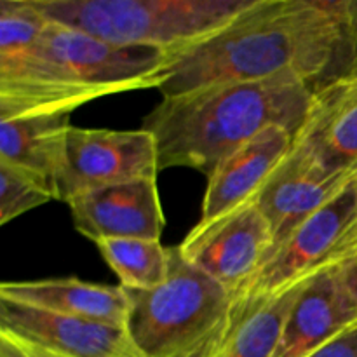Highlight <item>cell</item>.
<instances>
[{
  "label": "cell",
  "instance_id": "6da1fadb",
  "mask_svg": "<svg viewBox=\"0 0 357 357\" xmlns=\"http://www.w3.org/2000/svg\"><path fill=\"white\" fill-rule=\"evenodd\" d=\"M351 0H255L227 26L169 52L164 98L225 82L296 75L314 89L351 65Z\"/></svg>",
  "mask_w": 357,
  "mask_h": 357
},
{
  "label": "cell",
  "instance_id": "7a4b0ae2",
  "mask_svg": "<svg viewBox=\"0 0 357 357\" xmlns=\"http://www.w3.org/2000/svg\"><path fill=\"white\" fill-rule=\"evenodd\" d=\"M314 93L296 75L213 84L162 98L143 119V129L157 142L159 171L190 167L209 176L222 160L272 126L298 135Z\"/></svg>",
  "mask_w": 357,
  "mask_h": 357
},
{
  "label": "cell",
  "instance_id": "3957f363",
  "mask_svg": "<svg viewBox=\"0 0 357 357\" xmlns=\"http://www.w3.org/2000/svg\"><path fill=\"white\" fill-rule=\"evenodd\" d=\"M169 52L128 47L52 23L31 49L0 56V119L68 112L108 94L162 86Z\"/></svg>",
  "mask_w": 357,
  "mask_h": 357
},
{
  "label": "cell",
  "instance_id": "277c9868",
  "mask_svg": "<svg viewBox=\"0 0 357 357\" xmlns=\"http://www.w3.org/2000/svg\"><path fill=\"white\" fill-rule=\"evenodd\" d=\"M33 3L52 23L112 44L174 52L222 30L255 0H33Z\"/></svg>",
  "mask_w": 357,
  "mask_h": 357
},
{
  "label": "cell",
  "instance_id": "5b68a950",
  "mask_svg": "<svg viewBox=\"0 0 357 357\" xmlns=\"http://www.w3.org/2000/svg\"><path fill=\"white\" fill-rule=\"evenodd\" d=\"M169 275L153 289H126L129 337L145 357H187L229 321L237 296L169 248Z\"/></svg>",
  "mask_w": 357,
  "mask_h": 357
},
{
  "label": "cell",
  "instance_id": "8992f818",
  "mask_svg": "<svg viewBox=\"0 0 357 357\" xmlns=\"http://www.w3.org/2000/svg\"><path fill=\"white\" fill-rule=\"evenodd\" d=\"M357 251V174L316 215L279 244L237 296L267 298L338 267Z\"/></svg>",
  "mask_w": 357,
  "mask_h": 357
},
{
  "label": "cell",
  "instance_id": "52a82bcc",
  "mask_svg": "<svg viewBox=\"0 0 357 357\" xmlns=\"http://www.w3.org/2000/svg\"><path fill=\"white\" fill-rule=\"evenodd\" d=\"M159 153L146 129L114 131L72 126L66 142L65 169L58 183L59 201L86 192L138 180H157Z\"/></svg>",
  "mask_w": 357,
  "mask_h": 357
},
{
  "label": "cell",
  "instance_id": "ba28073f",
  "mask_svg": "<svg viewBox=\"0 0 357 357\" xmlns=\"http://www.w3.org/2000/svg\"><path fill=\"white\" fill-rule=\"evenodd\" d=\"M178 248L188 264L237 296L271 257L274 236L253 199L213 222H199Z\"/></svg>",
  "mask_w": 357,
  "mask_h": 357
},
{
  "label": "cell",
  "instance_id": "9c48e42d",
  "mask_svg": "<svg viewBox=\"0 0 357 357\" xmlns=\"http://www.w3.org/2000/svg\"><path fill=\"white\" fill-rule=\"evenodd\" d=\"M0 333L52 357H145L128 328L0 298Z\"/></svg>",
  "mask_w": 357,
  "mask_h": 357
},
{
  "label": "cell",
  "instance_id": "30bf717a",
  "mask_svg": "<svg viewBox=\"0 0 357 357\" xmlns=\"http://www.w3.org/2000/svg\"><path fill=\"white\" fill-rule=\"evenodd\" d=\"M70 213L75 229L87 239H138L160 241L166 227L155 180L98 188L70 199Z\"/></svg>",
  "mask_w": 357,
  "mask_h": 357
},
{
  "label": "cell",
  "instance_id": "8fae6325",
  "mask_svg": "<svg viewBox=\"0 0 357 357\" xmlns=\"http://www.w3.org/2000/svg\"><path fill=\"white\" fill-rule=\"evenodd\" d=\"M354 178L356 174L331 176L293 146L255 199L272 229L274 250L303 222L333 201Z\"/></svg>",
  "mask_w": 357,
  "mask_h": 357
},
{
  "label": "cell",
  "instance_id": "7c38bea8",
  "mask_svg": "<svg viewBox=\"0 0 357 357\" xmlns=\"http://www.w3.org/2000/svg\"><path fill=\"white\" fill-rule=\"evenodd\" d=\"M293 146L331 176L357 174V77L317 87Z\"/></svg>",
  "mask_w": 357,
  "mask_h": 357
},
{
  "label": "cell",
  "instance_id": "4fadbf2b",
  "mask_svg": "<svg viewBox=\"0 0 357 357\" xmlns=\"http://www.w3.org/2000/svg\"><path fill=\"white\" fill-rule=\"evenodd\" d=\"M357 328V303L330 268L303 282L272 357H309Z\"/></svg>",
  "mask_w": 357,
  "mask_h": 357
},
{
  "label": "cell",
  "instance_id": "5bb4252c",
  "mask_svg": "<svg viewBox=\"0 0 357 357\" xmlns=\"http://www.w3.org/2000/svg\"><path fill=\"white\" fill-rule=\"evenodd\" d=\"M295 135L272 126L218 164L208 176L202 215L199 222H213L257 199L275 167L291 152Z\"/></svg>",
  "mask_w": 357,
  "mask_h": 357
},
{
  "label": "cell",
  "instance_id": "9a60e30c",
  "mask_svg": "<svg viewBox=\"0 0 357 357\" xmlns=\"http://www.w3.org/2000/svg\"><path fill=\"white\" fill-rule=\"evenodd\" d=\"M70 115L51 112L0 119V162L37 178L58 201V183L72 129Z\"/></svg>",
  "mask_w": 357,
  "mask_h": 357
},
{
  "label": "cell",
  "instance_id": "2e32d148",
  "mask_svg": "<svg viewBox=\"0 0 357 357\" xmlns=\"http://www.w3.org/2000/svg\"><path fill=\"white\" fill-rule=\"evenodd\" d=\"M0 298L61 316L124 328L128 324L129 298L122 286L93 284L75 278L3 282L0 286Z\"/></svg>",
  "mask_w": 357,
  "mask_h": 357
},
{
  "label": "cell",
  "instance_id": "e0dca14e",
  "mask_svg": "<svg viewBox=\"0 0 357 357\" xmlns=\"http://www.w3.org/2000/svg\"><path fill=\"white\" fill-rule=\"evenodd\" d=\"M300 288L279 296H237L216 357H272Z\"/></svg>",
  "mask_w": 357,
  "mask_h": 357
},
{
  "label": "cell",
  "instance_id": "ac0fdd59",
  "mask_svg": "<svg viewBox=\"0 0 357 357\" xmlns=\"http://www.w3.org/2000/svg\"><path fill=\"white\" fill-rule=\"evenodd\" d=\"M94 244L117 274L122 288L153 289L169 275V248H164L160 241L122 237L101 239Z\"/></svg>",
  "mask_w": 357,
  "mask_h": 357
},
{
  "label": "cell",
  "instance_id": "d6986e66",
  "mask_svg": "<svg viewBox=\"0 0 357 357\" xmlns=\"http://www.w3.org/2000/svg\"><path fill=\"white\" fill-rule=\"evenodd\" d=\"M49 20L35 7L33 0L0 2V56L33 47L47 28Z\"/></svg>",
  "mask_w": 357,
  "mask_h": 357
},
{
  "label": "cell",
  "instance_id": "ffe728a7",
  "mask_svg": "<svg viewBox=\"0 0 357 357\" xmlns=\"http://www.w3.org/2000/svg\"><path fill=\"white\" fill-rule=\"evenodd\" d=\"M52 195L37 178L9 164L0 162V223L10 220L52 201Z\"/></svg>",
  "mask_w": 357,
  "mask_h": 357
},
{
  "label": "cell",
  "instance_id": "44dd1931",
  "mask_svg": "<svg viewBox=\"0 0 357 357\" xmlns=\"http://www.w3.org/2000/svg\"><path fill=\"white\" fill-rule=\"evenodd\" d=\"M309 357H357V328L317 349Z\"/></svg>",
  "mask_w": 357,
  "mask_h": 357
},
{
  "label": "cell",
  "instance_id": "7402d4cb",
  "mask_svg": "<svg viewBox=\"0 0 357 357\" xmlns=\"http://www.w3.org/2000/svg\"><path fill=\"white\" fill-rule=\"evenodd\" d=\"M335 271H337V275L340 279L342 286L345 288V291L357 303V251L354 255H351L347 260L342 261L338 267H335Z\"/></svg>",
  "mask_w": 357,
  "mask_h": 357
},
{
  "label": "cell",
  "instance_id": "603a6c76",
  "mask_svg": "<svg viewBox=\"0 0 357 357\" xmlns=\"http://www.w3.org/2000/svg\"><path fill=\"white\" fill-rule=\"evenodd\" d=\"M0 357H52L0 333Z\"/></svg>",
  "mask_w": 357,
  "mask_h": 357
},
{
  "label": "cell",
  "instance_id": "cb8c5ba5",
  "mask_svg": "<svg viewBox=\"0 0 357 357\" xmlns=\"http://www.w3.org/2000/svg\"><path fill=\"white\" fill-rule=\"evenodd\" d=\"M349 35H351V65L347 77H357V0L349 3Z\"/></svg>",
  "mask_w": 357,
  "mask_h": 357
},
{
  "label": "cell",
  "instance_id": "d4e9b609",
  "mask_svg": "<svg viewBox=\"0 0 357 357\" xmlns=\"http://www.w3.org/2000/svg\"><path fill=\"white\" fill-rule=\"evenodd\" d=\"M227 326H229V321H227L225 326H223L220 331H216V333L213 335V337L209 338L206 344H202L197 351H194L190 356H187V357H216L218 356L220 347H222L223 337H225V333H227Z\"/></svg>",
  "mask_w": 357,
  "mask_h": 357
}]
</instances>
